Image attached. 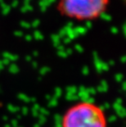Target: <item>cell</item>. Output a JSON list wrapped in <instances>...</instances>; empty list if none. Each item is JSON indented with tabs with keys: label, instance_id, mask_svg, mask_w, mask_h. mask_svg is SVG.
I'll use <instances>...</instances> for the list:
<instances>
[{
	"label": "cell",
	"instance_id": "obj_10",
	"mask_svg": "<svg viewBox=\"0 0 126 127\" xmlns=\"http://www.w3.org/2000/svg\"><path fill=\"white\" fill-rule=\"evenodd\" d=\"M86 26H88V28H90L92 26V22L91 21H86Z\"/></svg>",
	"mask_w": 126,
	"mask_h": 127
},
{
	"label": "cell",
	"instance_id": "obj_3",
	"mask_svg": "<svg viewBox=\"0 0 126 127\" xmlns=\"http://www.w3.org/2000/svg\"><path fill=\"white\" fill-rule=\"evenodd\" d=\"M21 11L23 13H25L26 12H31V11H33V7H31V5H29V3H26V2H25V5L21 7Z\"/></svg>",
	"mask_w": 126,
	"mask_h": 127
},
{
	"label": "cell",
	"instance_id": "obj_5",
	"mask_svg": "<svg viewBox=\"0 0 126 127\" xmlns=\"http://www.w3.org/2000/svg\"><path fill=\"white\" fill-rule=\"evenodd\" d=\"M10 9H11V7H10V6H7L6 7H4L3 9H2V13L3 15H7V14H8V13L10 12Z\"/></svg>",
	"mask_w": 126,
	"mask_h": 127
},
{
	"label": "cell",
	"instance_id": "obj_12",
	"mask_svg": "<svg viewBox=\"0 0 126 127\" xmlns=\"http://www.w3.org/2000/svg\"><path fill=\"white\" fill-rule=\"evenodd\" d=\"M29 1H30V0H25V2H26V3H29Z\"/></svg>",
	"mask_w": 126,
	"mask_h": 127
},
{
	"label": "cell",
	"instance_id": "obj_9",
	"mask_svg": "<svg viewBox=\"0 0 126 127\" xmlns=\"http://www.w3.org/2000/svg\"><path fill=\"white\" fill-rule=\"evenodd\" d=\"M18 5V1L17 0H14L12 2V7H17Z\"/></svg>",
	"mask_w": 126,
	"mask_h": 127
},
{
	"label": "cell",
	"instance_id": "obj_6",
	"mask_svg": "<svg viewBox=\"0 0 126 127\" xmlns=\"http://www.w3.org/2000/svg\"><path fill=\"white\" fill-rule=\"evenodd\" d=\"M75 31L76 32H78V33H81V34H84V33H85L86 32V29L85 28H84V27H77L76 30H75Z\"/></svg>",
	"mask_w": 126,
	"mask_h": 127
},
{
	"label": "cell",
	"instance_id": "obj_13",
	"mask_svg": "<svg viewBox=\"0 0 126 127\" xmlns=\"http://www.w3.org/2000/svg\"><path fill=\"white\" fill-rule=\"evenodd\" d=\"M2 2V0H0V2Z\"/></svg>",
	"mask_w": 126,
	"mask_h": 127
},
{
	"label": "cell",
	"instance_id": "obj_4",
	"mask_svg": "<svg viewBox=\"0 0 126 127\" xmlns=\"http://www.w3.org/2000/svg\"><path fill=\"white\" fill-rule=\"evenodd\" d=\"M100 17L102 19V20H104V21H110L111 20V17L110 16L109 14H107L106 12H102L101 14L100 15Z\"/></svg>",
	"mask_w": 126,
	"mask_h": 127
},
{
	"label": "cell",
	"instance_id": "obj_8",
	"mask_svg": "<svg viewBox=\"0 0 126 127\" xmlns=\"http://www.w3.org/2000/svg\"><path fill=\"white\" fill-rule=\"evenodd\" d=\"M21 26H23V27H25V28H29V26H30V24L26 22V21H21Z\"/></svg>",
	"mask_w": 126,
	"mask_h": 127
},
{
	"label": "cell",
	"instance_id": "obj_7",
	"mask_svg": "<svg viewBox=\"0 0 126 127\" xmlns=\"http://www.w3.org/2000/svg\"><path fill=\"white\" fill-rule=\"evenodd\" d=\"M40 24V21H39V20H38V19H35L33 22H32L30 25H32V26H34V27H37Z\"/></svg>",
	"mask_w": 126,
	"mask_h": 127
},
{
	"label": "cell",
	"instance_id": "obj_2",
	"mask_svg": "<svg viewBox=\"0 0 126 127\" xmlns=\"http://www.w3.org/2000/svg\"><path fill=\"white\" fill-rule=\"evenodd\" d=\"M109 0H59L61 14L79 21H92L105 12Z\"/></svg>",
	"mask_w": 126,
	"mask_h": 127
},
{
	"label": "cell",
	"instance_id": "obj_1",
	"mask_svg": "<svg viewBox=\"0 0 126 127\" xmlns=\"http://www.w3.org/2000/svg\"><path fill=\"white\" fill-rule=\"evenodd\" d=\"M61 127H108L104 109L96 102L79 101L72 104L63 113Z\"/></svg>",
	"mask_w": 126,
	"mask_h": 127
},
{
	"label": "cell",
	"instance_id": "obj_11",
	"mask_svg": "<svg viewBox=\"0 0 126 127\" xmlns=\"http://www.w3.org/2000/svg\"><path fill=\"white\" fill-rule=\"evenodd\" d=\"M49 2H50V3H52V2H55V1H56V0H49Z\"/></svg>",
	"mask_w": 126,
	"mask_h": 127
}]
</instances>
